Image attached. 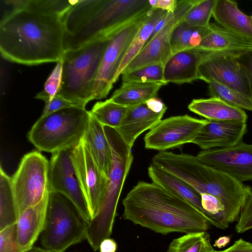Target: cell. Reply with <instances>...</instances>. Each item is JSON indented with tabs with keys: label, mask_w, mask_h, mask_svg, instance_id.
Masks as SVG:
<instances>
[{
	"label": "cell",
	"mask_w": 252,
	"mask_h": 252,
	"mask_svg": "<svg viewBox=\"0 0 252 252\" xmlns=\"http://www.w3.org/2000/svg\"><path fill=\"white\" fill-rule=\"evenodd\" d=\"M65 31L61 17L27 9L0 22V52L4 59L33 65L61 60Z\"/></svg>",
	"instance_id": "cell-1"
},
{
	"label": "cell",
	"mask_w": 252,
	"mask_h": 252,
	"mask_svg": "<svg viewBox=\"0 0 252 252\" xmlns=\"http://www.w3.org/2000/svg\"><path fill=\"white\" fill-rule=\"evenodd\" d=\"M122 204L124 219L162 234L206 232L211 224L189 203L154 182H139Z\"/></svg>",
	"instance_id": "cell-2"
},
{
	"label": "cell",
	"mask_w": 252,
	"mask_h": 252,
	"mask_svg": "<svg viewBox=\"0 0 252 252\" xmlns=\"http://www.w3.org/2000/svg\"><path fill=\"white\" fill-rule=\"evenodd\" d=\"M152 164L186 182L200 194L217 198L224 206L229 223L238 217L252 192L250 186L204 163L196 156L160 151L153 158Z\"/></svg>",
	"instance_id": "cell-3"
},
{
	"label": "cell",
	"mask_w": 252,
	"mask_h": 252,
	"mask_svg": "<svg viewBox=\"0 0 252 252\" xmlns=\"http://www.w3.org/2000/svg\"><path fill=\"white\" fill-rule=\"evenodd\" d=\"M104 127L111 148L112 161L104 198L87 225L86 239L94 251L98 250L101 241L112 234L119 199L133 158L131 148L117 131Z\"/></svg>",
	"instance_id": "cell-4"
},
{
	"label": "cell",
	"mask_w": 252,
	"mask_h": 252,
	"mask_svg": "<svg viewBox=\"0 0 252 252\" xmlns=\"http://www.w3.org/2000/svg\"><path fill=\"white\" fill-rule=\"evenodd\" d=\"M109 39L101 37L64 51L61 59L62 81L57 95L82 107L93 100L95 81Z\"/></svg>",
	"instance_id": "cell-5"
},
{
	"label": "cell",
	"mask_w": 252,
	"mask_h": 252,
	"mask_svg": "<svg viewBox=\"0 0 252 252\" xmlns=\"http://www.w3.org/2000/svg\"><path fill=\"white\" fill-rule=\"evenodd\" d=\"M90 118L85 107L75 106L41 116L28 139L38 150L52 154L74 148L83 140Z\"/></svg>",
	"instance_id": "cell-6"
},
{
	"label": "cell",
	"mask_w": 252,
	"mask_h": 252,
	"mask_svg": "<svg viewBox=\"0 0 252 252\" xmlns=\"http://www.w3.org/2000/svg\"><path fill=\"white\" fill-rule=\"evenodd\" d=\"M151 8L149 0H103L78 31L64 34V51L79 48L101 37L110 38Z\"/></svg>",
	"instance_id": "cell-7"
},
{
	"label": "cell",
	"mask_w": 252,
	"mask_h": 252,
	"mask_svg": "<svg viewBox=\"0 0 252 252\" xmlns=\"http://www.w3.org/2000/svg\"><path fill=\"white\" fill-rule=\"evenodd\" d=\"M87 224L74 205L64 196L49 190L42 246L47 252H64L86 239Z\"/></svg>",
	"instance_id": "cell-8"
},
{
	"label": "cell",
	"mask_w": 252,
	"mask_h": 252,
	"mask_svg": "<svg viewBox=\"0 0 252 252\" xmlns=\"http://www.w3.org/2000/svg\"><path fill=\"white\" fill-rule=\"evenodd\" d=\"M49 161L40 152L23 156L11 177V187L19 215L38 203L49 192Z\"/></svg>",
	"instance_id": "cell-9"
},
{
	"label": "cell",
	"mask_w": 252,
	"mask_h": 252,
	"mask_svg": "<svg viewBox=\"0 0 252 252\" xmlns=\"http://www.w3.org/2000/svg\"><path fill=\"white\" fill-rule=\"evenodd\" d=\"M153 10L144 11L110 37L95 81L93 100L101 99L108 95L117 81L118 71L133 38Z\"/></svg>",
	"instance_id": "cell-10"
},
{
	"label": "cell",
	"mask_w": 252,
	"mask_h": 252,
	"mask_svg": "<svg viewBox=\"0 0 252 252\" xmlns=\"http://www.w3.org/2000/svg\"><path fill=\"white\" fill-rule=\"evenodd\" d=\"M73 148L52 154L49 166L48 189L66 197L74 205L87 225L91 221L92 216L72 161Z\"/></svg>",
	"instance_id": "cell-11"
},
{
	"label": "cell",
	"mask_w": 252,
	"mask_h": 252,
	"mask_svg": "<svg viewBox=\"0 0 252 252\" xmlns=\"http://www.w3.org/2000/svg\"><path fill=\"white\" fill-rule=\"evenodd\" d=\"M207 122L188 115L161 120L145 134V147L160 152L192 143Z\"/></svg>",
	"instance_id": "cell-12"
},
{
	"label": "cell",
	"mask_w": 252,
	"mask_h": 252,
	"mask_svg": "<svg viewBox=\"0 0 252 252\" xmlns=\"http://www.w3.org/2000/svg\"><path fill=\"white\" fill-rule=\"evenodd\" d=\"M198 79L218 83L252 99L249 80L238 56L219 52L212 55L200 64Z\"/></svg>",
	"instance_id": "cell-13"
},
{
	"label": "cell",
	"mask_w": 252,
	"mask_h": 252,
	"mask_svg": "<svg viewBox=\"0 0 252 252\" xmlns=\"http://www.w3.org/2000/svg\"><path fill=\"white\" fill-rule=\"evenodd\" d=\"M196 1L178 0L173 17L148 41L141 51L126 65L122 74L150 64L164 65L172 56L170 46L171 33L177 25L184 19Z\"/></svg>",
	"instance_id": "cell-14"
},
{
	"label": "cell",
	"mask_w": 252,
	"mask_h": 252,
	"mask_svg": "<svg viewBox=\"0 0 252 252\" xmlns=\"http://www.w3.org/2000/svg\"><path fill=\"white\" fill-rule=\"evenodd\" d=\"M71 159L93 218L104 198L108 179L99 169L83 140L73 148Z\"/></svg>",
	"instance_id": "cell-15"
},
{
	"label": "cell",
	"mask_w": 252,
	"mask_h": 252,
	"mask_svg": "<svg viewBox=\"0 0 252 252\" xmlns=\"http://www.w3.org/2000/svg\"><path fill=\"white\" fill-rule=\"evenodd\" d=\"M196 156L241 182L252 181V144L242 141L228 148L202 150Z\"/></svg>",
	"instance_id": "cell-16"
},
{
	"label": "cell",
	"mask_w": 252,
	"mask_h": 252,
	"mask_svg": "<svg viewBox=\"0 0 252 252\" xmlns=\"http://www.w3.org/2000/svg\"><path fill=\"white\" fill-rule=\"evenodd\" d=\"M246 132L245 122L208 120L192 143L202 150L228 148L242 142Z\"/></svg>",
	"instance_id": "cell-17"
},
{
	"label": "cell",
	"mask_w": 252,
	"mask_h": 252,
	"mask_svg": "<svg viewBox=\"0 0 252 252\" xmlns=\"http://www.w3.org/2000/svg\"><path fill=\"white\" fill-rule=\"evenodd\" d=\"M216 53L218 52L196 47L172 54L164 65L165 81L167 83L181 84L198 79L200 64Z\"/></svg>",
	"instance_id": "cell-18"
},
{
	"label": "cell",
	"mask_w": 252,
	"mask_h": 252,
	"mask_svg": "<svg viewBox=\"0 0 252 252\" xmlns=\"http://www.w3.org/2000/svg\"><path fill=\"white\" fill-rule=\"evenodd\" d=\"M148 174L154 182L185 200L199 211L210 223L217 228L224 229L228 224L208 213L201 204V194L194 188L181 179L165 172L151 164Z\"/></svg>",
	"instance_id": "cell-19"
},
{
	"label": "cell",
	"mask_w": 252,
	"mask_h": 252,
	"mask_svg": "<svg viewBox=\"0 0 252 252\" xmlns=\"http://www.w3.org/2000/svg\"><path fill=\"white\" fill-rule=\"evenodd\" d=\"M48 193L37 204L25 210L16 223L17 243L20 252L33 247L44 228Z\"/></svg>",
	"instance_id": "cell-20"
},
{
	"label": "cell",
	"mask_w": 252,
	"mask_h": 252,
	"mask_svg": "<svg viewBox=\"0 0 252 252\" xmlns=\"http://www.w3.org/2000/svg\"><path fill=\"white\" fill-rule=\"evenodd\" d=\"M164 114L163 113L154 112L144 103L129 108L122 122L115 129L132 149L137 137L156 126L161 120Z\"/></svg>",
	"instance_id": "cell-21"
},
{
	"label": "cell",
	"mask_w": 252,
	"mask_h": 252,
	"mask_svg": "<svg viewBox=\"0 0 252 252\" xmlns=\"http://www.w3.org/2000/svg\"><path fill=\"white\" fill-rule=\"evenodd\" d=\"M212 16L222 28L252 41L251 16L240 10L235 1L216 0Z\"/></svg>",
	"instance_id": "cell-22"
},
{
	"label": "cell",
	"mask_w": 252,
	"mask_h": 252,
	"mask_svg": "<svg viewBox=\"0 0 252 252\" xmlns=\"http://www.w3.org/2000/svg\"><path fill=\"white\" fill-rule=\"evenodd\" d=\"M83 140L99 169L108 179L112 161L111 148L104 126L91 114Z\"/></svg>",
	"instance_id": "cell-23"
},
{
	"label": "cell",
	"mask_w": 252,
	"mask_h": 252,
	"mask_svg": "<svg viewBox=\"0 0 252 252\" xmlns=\"http://www.w3.org/2000/svg\"><path fill=\"white\" fill-rule=\"evenodd\" d=\"M211 24V31L198 47L239 56L252 50V41L232 33L219 25Z\"/></svg>",
	"instance_id": "cell-24"
},
{
	"label": "cell",
	"mask_w": 252,
	"mask_h": 252,
	"mask_svg": "<svg viewBox=\"0 0 252 252\" xmlns=\"http://www.w3.org/2000/svg\"><path fill=\"white\" fill-rule=\"evenodd\" d=\"M188 109L207 120L246 123L248 119L244 110L212 97L194 99L189 104Z\"/></svg>",
	"instance_id": "cell-25"
},
{
	"label": "cell",
	"mask_w": 252,
	"mask_h": 252,
	"mask_svg": "<svg viewBox=\"0 0 252 252\" xmlns=\"http://www.w3.org/2000/svg\"><path fill=\"white\" fill-rule=\"evenodd\" d=\"M163 86L155 82H132L122 84L109 98L122 106L130 108L144 103L149 99L156 97Z\"/></svg>",
	"instance_id": "cell-26"
},
{
	"label": "cell",
	"mask_w": 252,
	"mask_h": 252,
	"mask_svg": "<svg viewBox=\"0 0 252 252\" xmlns=\"http://www.w3.org/2000/svg\"><path fill=\"white\" fill-rule=\"evenodd\" d=\"M211 24L205 27L193 26L184 20L174 29L170 38L172 55L184 50L198 47L211 31Z\"/></svg>",
	"instance_id": "cell-27"
},
{
	"label": "cell",
	"mask_w": 252,
	"mask_h": 252,
	"mask_svg": "<svg viewBox=\"0 0 252 252\" xmlns=\"http://www.w3.org/2000/svg\"><path fill=\"white\" fill-rule=\"evenodd\" d=\"M103 0H76L61 17L65 34L78 31L101 5Z\"/></svg>",
	"instance_id": "cell-28"
},
{
	"label": "cell",
	"mask_w": 252,
	"mask_h": 252,
	"mask_svg": "<svg viewBox=\"0 0 252 252\" xmlns=\"http://www.w3.org/2000/svg\"><path fill=\"white\" fill-rule=\"evenodd\" d=\"M18 217L19 214L11 187V178L0 167V230L16 224Z\"/></svg>",
	"instance_id": "cell-29"
},
{
	"label": "cell",
	"mask_w": 252,
	"mask_h": 252,
	"mask_svg": "<svg viewBox=\"0 0 252 252\" xmlns=\"http://www.w3.org/2000/svg\"><path fill=\"white\" fill-rule=\"evenodd\" d=\"M166 12L159 9L153 10L151 16L144 23L133 38L120 66L116 76L117 80L126 65L138 55L147 43L158 22Z\"/></svg>",
	"instance_id": "cell-30"
},
{
	"label": "cell",
	"mask_w": 252,
	"mask_h": 252,
	"mask_svg": "<svg viewBox=\"0 0 252 252\" xmlns=\"http://www.w3.org/2000/svg\"><path fill=\"white\" fill-rule=\"evenodd\" d=\"M128 109L108 99L95 103L89 112L104 126L116 129L122 122Z\"/></svg>",
	"instance_id": "cell-31"
},
{
	"label": "cell",
	"mask_w": 252,
	"mask_h": 252,
	"mask_svg": "<svg viewBox=\"0 0 252 252\" xmlns=\"http://www.w3.org/2000/svg\"><path fill=\"white\" fill-rule=\"evenodd\" d=\"M206 232H192L174 239L168 246L167 252H215Z\"/></svg>",
	"instance_id": "cell-32"
},
{
	"label": "cell",
	"mask_w": 252,
	"mask_h": 252,
	"mask_svg": "<svg viewBox=\"0 0 252 252\" xmlns=\"http://www.w3.org/2000/svg\"><path fill=\"white\" fill-rule=\"evenodd\" d=\"M122 84L132 82H155L163 86L168 83L164 78V65L153 64L122 73Z\"/></svg>",
	"instance_id": "cell-33"
},
{
	"label": "cell",
	"mask_w": 252,
	"mask_h": 252,
	"mask_svg": "<svg viewBox=\"0 0 252 252\" xmlns=\"http://www.w3.org/2000/svg\"><path fill=\"white\" fill-rule=\"evenodd\" d=\"M208 89L211 97L242 109L252 111V99L241 93L213 82L208 83Z\"/></svg>",
	"instance_id": "cell-34"
},
{
	"label": "cell",
	"mask_w": 252,
	"mask_h": 252,
	"mask_svg": "<svg viewBox=\"0 0 252 252\" xmlns=\"http://www.w3.org/2000/svg\"><path fill=\"white\" fill-rule=\"evenodd\" d=\"M216 1L197 0L183 20L193 26L205 27L209 25Z\"/></svg>",
	"instance_id": "cell-35"
},
{
	"label": "cell",
	"mask_w": 252,
	"mask_h": 252,
	"mask_svg": "<svg viewBox=\"0 0 252 252\" xmlns=\"http://www.w3.org/2000/svg\"><path fill=\"white\" fill-rule=\"evenodd\" d=\"M76 0H29L26 9L37 13L61 17Z\"/></svg>",
	"instance_id": "cell-36"
},
{
	"label": "cell",
	"mask_w": 252,
	"mask_h": 252,
	"mask_svg": "<svg viewBox=\"0 0 252 252\" xmlns=\"http://www.w3.org/2000/svg\"><path fill=\"white\" fill-rule=\"evenodd\" d=\"M62 62H57L55 67L46 80L43 89L35 96V98L45 102L51 100L59 92L62 81Z\"/></svg>",
	"instance_id": "cell-37"
},
{
	"label": "cell",
	"mask_w": 252,
	"mask_h": 252,
	"mask_svg": "<svg viewBox=\"0 0 252 252\" xmlns=\"http://www.w3.org/2000/svg\"><path fill=\"white\" fill-rule=\"evenodd\" d=\"M0 252H20L17 243L16 224L0 230Z\"/></svg>",
	"instance_id": "cell-38"
},
{
	"label": "cell",
	"mask_w": 252,
	"mask_h": 252,
	"mask_svg": "<svg viewBox=\"0 0 252 252\" xmlns=\"http://www.w3.org/2000/svg\"><path fill=\"white\" fill-rule=\"evenodd\" d=\"M235 226L238 233H242L252 229V192L247 197L240 212Z\"/></svg>",
	"instance_id": "cell-39"
},
{
	"label": "cell",
	"mask_w": 252,
	"mask_h": 252,
	"mask_svg": "<svg viewBox=\"0 0 252 252\" xmlns=\"http://www.w3.org/2000/svg\"><path fill=\"white\" fill-rule=\"evenodd\" d=\"M28 2L29 0H1V9L3 10L1 11L0 22L14 13L26 9Z\"/></svg>",
	"instance_id": "cell-40"
},
{
	"label": "cell",
	"mask_w": 252,
	"mask_h": 252,
	"mask_svg": "<svg viewBox=\"0 0 252 252\" xmlns=\"http://www.w3.org/2000/svg\"><path fill=\"white\" fill-rule=\"evenodd\" d=\"M71 106H75V105L61 96L56 95L51 100L45 102V107L41 116L48 115Z\"/></svg>",
	"instance_id": "cell-41"
},
{
	"label": "cell",
	"mask_w": 252,
	"mask_h": 252,
	"mask_svg": "<svg viewBox=\"0 0 252 252\" xmlns=\"http://www.w3.org/2000/svg\"><path fill=\"white\" fill-rule=\"evenodd\" d=\"M238 60L246 72L252 91V50L238 56Z\"/></svg>",
	"instance_id": "cell-42"
},
{
	"label": "cell",
	"mask_w": 252,
	"mask_h": 252,
	"mask_svg": "<svg viewBox=\"0 0 252 252\" xmlns=\"http://www.w3.org/2000/svg\"><path fill=\"white\" fill-rule=\"evenodd\" d=\"M215 252H252V243L240 238L228 248Z\"/></svg>",
	"instance_id": "cell-43"
},
{
	"label": "cell",
	"mask_w": 252,
	"mask_h": 252,
	"mask_svg": "<svg viewBox=\"0 0 252 252\" xmlns=\"http://www.w3.org/2000/svg\"><path fill=\"white\" fill-rule=\"evenodd\" d=\"M177 0H156L153 9H159L168 12H173L177 4Z\"/></svg>",
	"instance_id": "cell-44"
},
{
	"label": "cell",
	"mask_w": 252,
	"mask_h": 252,
	"mask_svg": "<svg viewBox=\"0 0 252 252\" xmlns=\"http://www.w3.org/2000/svg\"><path fill=\"white\" fill-rule=\"evenodd\" d=\"M145 103L151 110L157 113H165L167 108L165 104L156 97L149 99Z\"/></svg>",
	"instance_id": "cell-45"
},
{
	"label": "cell",
	"mask_w": 252,
	"mask_h": 252,
	"mask_svg": "<svg viewBox=\"0 0 252 252\" xmlns=\"http://www.w3.org/2000/svg\"><path fill=\"white\" fill-rule=\"evenodd\" d=\"M117 244L113 239L107 238L101 241L99 246L100 252H116Z\"/></svg>",
	"instance_id": "cell-46"
},
{
	"label": "cell",
	"mask_w": 252,
	"mask_h": 252,
	"mask_svg": "<svg viewBox=\"0 0 252 252\" xmlns=\"http://www.w3.org/2000/svg\"><path fill=\"white\" fill-rule=\"evenodd\" d=\"M230 241V238L229 236H221L215 241L214 247L218 248H222L227 246Z\"/></svg>",
	"instance_id": "cell-47"
},
{
	"label": "cell",
	"mask_w": 252,
	"mask_h": 252,
	"mask_svg": "<svg viewBox=\"0 0 252 252\" xmlns=\"http://www.w3.org/2000/svg\"><path fill=\"white\" fill-rule=\"evenodd\" d=\"M23 252H47L46 251L39 247H32L30 249L27 250Z\"/></svg>",
	"instance_id": "cell-48"
},
{
	"label": "cell",
	"mask_w": 252,
	"mask_h": 252,
	"mask_svg": "<svg viewBox=\"0 0 252 252\" xmlns=\"http://www.w3.org/2000/svg\"><path fill=\"white\" fill-rule=\"evenodd\" d=\"M251 20H252V15L251 16Z\"/></svg>",
	"instance_id": "cell-49"
}]
</instances>
